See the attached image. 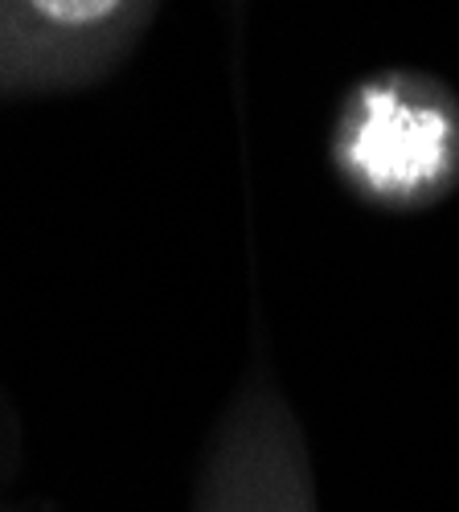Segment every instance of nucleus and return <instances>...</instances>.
<instances>
[{"label":"nucleus","instance_id":"1","mask_svg":"<svg viewBox=\"0 0 459 512\" xmlns=\"http://www.w3.org/2000/svg\"><path fill=\"white\" fill-rule=\"evenodd\" d=\"M337 156L373 201H431L459 177V107L431 82H365L345 107Z\"/></svg>","mask_w":459,"mask_h":512},{"label":"nucleus","instance_id":"2","mask_svg":"<svg viewBox=\"0 0 459 512\" xmlns=\"http://www.w3.org/2000/svg\"><path fill=\"white\" fill-rule=\"evenodd\" d=\"M279 414H255L214 467L205 512H312V488Z\"/></svg>","mask_w":459,"mask_h":512},{"label":"nucleus","instance_id":"3","mask_svg":"<svg viewBox=\"0 0 459 512\" xmlns=\"http://www.w3.org/2000/svg\"><path fill=\"white\" fill-rule=\"evenodd\" d=\"M123 0H33V9L50 21L62 25H87V21H103L107 13H115Z\"/></svg>","mask_w":459,"mask_h":512}]
</instances>
